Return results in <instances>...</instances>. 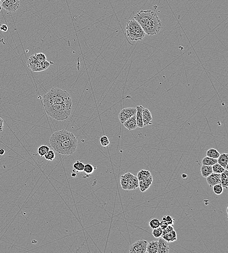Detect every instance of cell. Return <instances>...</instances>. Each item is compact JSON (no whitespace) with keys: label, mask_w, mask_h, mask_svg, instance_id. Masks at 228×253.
<instances>
[{"label":"cell","mask_w":228,"mask_h":253,"mask_svg":"<svg viewBox=\"0 0 228 253\" xmlns=\"http://www.w3.org/2000/svg\"><path fill=\"white\" fill-rule=\"evenodd\" d=\"M134 19L140 24L147 35L157 34L162 28V23L156 13L150 9L138 11Z\"/></svg>","instance_id":"6da1fadb"},{"label":"cell","mask_w":228,"mask_h":253,"mask_svg":"<svg viewBox=\"0 0 228 253\" xmlns=\"http://www.w3.org/2000/svg\"><path fill=\"white\" fill-rule=\"evenodd\" d=\"M57 103L72 107L71 96L66 91L60 88H53L43 97V103Z\"/></svg>","instance_id":"7a4b0ae2"},{"label":"cell","mask_w":228,"mask_h":253,"mask_svg":"<svg viewBox=\"0 0 228 253\" xmlns=\"http://www.w3.org/2000/svg\"><path fill=\"white\" fill-rule=\"evenodd\" d=\"M44 103L45 111L49 116L57 120H64L71 115L72 107L61 104L45 102Z\"/></svg>","instance_id":"3957f363"},{"label":"cell","mask_w":228,"mask_h":253,"mask_svg":"<svg viewBox=\"0 0 228 253\" xmlns=\"http://www.w3.org/2000/svg\"><path fill=\"white\" fill-rule=\"evenodd\" d=\"M57 152L62 155H72L75 152L78 147V140L75 136L66 138L51 145Z\"/></svg>","instance_id":"277c9868"},{"label":"cell","mask_w":228,"mask_h":253,"mask_svg":"<svg viewBox=\"0 0 228 253\" xmlns=\"http://www.w3.org/2000/svg\"><path fill=\"white\" fill-rule=\"evenodd\" d=\"M125 30L127 36L131 41H137L143 40L146 35L140 24L134 19L127 22Z\"/></svg>","instance_id":"5b68a950"},{"label":"cell","mask_w":228,"mask_h":253,"mask_svg":"<svg viewBox=\"0 0 228 253\" xmlns=\"http://www.w3.org/2000/svg\"><path fill=\"white\" fill-rule=\"evenodd\" d=\"M147 241L139 240L133 243L129 248V252L132 253H145L146 252Z\"/></svg>","instance_id":"8992f818"},{"label":"cell","mask_w":228,"mask_h":253,"mask_svg":"<svg viewBox=\"0 0 228 253\" xmlns=\"http://www.w3.org/2000/svg\"><path fill=\"white\" fill-rule=\"evenodd\" d=\"M20 5V0H6L2 2V7L9 12H15Z\"/></svg>","instance_id":"52a82bcc"},{"label":"cell","mask_w":228,"mask_h":253,"mask_svg":"<svg viewBox=\"0 0 228 253\" xmlns=\"http://www.w3.org/2000/svg\"><path fill=\"white\" fill-rule=\"evenodd\" d=\"M137 112L136 108H127L122 109L119 114V119L120 123L123 124L131 116L135 115Z\"/></svg>","instance_id":"ba28073f"},{"label":"cell","mask_w":228,"mask_h":253,"mask_svg":"<svg viewBox=\"0 0 228 253\" xmlns=\"http://www.w3.org/2000/svg\"><path fill=\"white\" fill-rule=\"evenodd\" d=\"M50 65V63L46 60L42 62H38L31 64L28 67L34 72H40V71H44L45 70L49 68Z\"/></svg>","instance_id":"9c48e42d"},{"label":"cell","mask_w":228,"mask_h":253,"mask_svg":"<svg viewBox=\"0 0 228 253\" xmlns=\"http://www.w3.org/2000/svg\"><path fill=\"white\" fill-rule=\"evenodd\" d=\"M206 181L210 187H213L214 185L220 184L221 182V174L213 172L209 176L206 177Z\"/></svg>","instance_id":"30bf717a"},{"label":"cell","mask_w":228,"mask_h":253,"mask_svg":"<svg viewBox=\"0 0 228 253\" xmlns=\"http://www.w3.org/2000/svg\"><path fill=\"white\" fill-rule=\"evenodd\" d=\"M169 247L168 242L163 238L160 237L158 241V253H168Z\"/></svg>","instance_id":"8fae6325"},{"label":"cell","mask_w":228,"mask_h":253,"mask_svg":"<svg viewBox=\"0 0 228 253\" xmlns=\"http://www.w3.org/2000/svg\"><path fill=\"white\" fill-rule=\"evenodd\" d=\"M142 119L144 126L150 125L152 123V116L151 113L147 108L142 109Z\"/></svg>","instance_id":"7c38bea8"},{"label":"cell","mask_w":228,"mask_h":253,"mask_svg":"<svg viewBox=\"0 0 228 253\" xmlns=\"http://www.w3.org/2000/svg\"><path fill=\"white\" fill-rule=\"evenodd\" d=\"M153 182V177L151 175L147 179L139 181V187L142 192L146 191L150 188Z\"/></svg>","instance_id":"4fadbf2b"},{"label":"cell","mask_w":228,"mask_h":253,"mask_svg":"<svg viewBox=\"0 0 228 253\" xmlns=\"http://www.w3.org/2000/svg\"><path fill=\"white\" fill-rule=\"evenodd\" d=\"M124 126L126 129L129 130H133L137 127L136 122V114L131 116V118L128 119L124 123Z\"/></svg>","instance_id":"5bb4252c"},{"label":"cell","mask_w":228,"mask_h":253,"mask_svg":"<svg viewBox=\"0 0 228 253\" xmlns=\"http://www.w3.org/2000/svg\"><path fill=\"white\" fill-rule=\"evenodd\" d=\"M133 175L130 172H128L125 174L121 176L120 178V184L122 189L127 190L129 181L132 178Z\"/></svg>","instance_id":"9a60e30c"},{"label":"cell","mask_w":228,"mask_h":253,"mask_svg":"<svg viewBox=\"0 0 228 253\" xmlns=\"http://www.w3.org/2000/svg\"><path fill=\"white\" fill-rule=\"evenodd\" d=\"M143 106L141 105L136 106V109L137 112L136 114V122H137V127L143 128L144 127L142 119V109Z\"/></svg>","instance_id":"2e32d148"},{"label":"cell","mask_w":228,"mask_h":253,"mask_svg":"<svg viewBox=\"0 0 228 253\" xmlns=\"http://www.w3.org/2000/svg\"><path fill=\"white\" fill-rule=\"evenodd\" d=\"M161 237L163 238L165 241L167 242H175V241L177 240V233L174 229L173 230L167 233V234H164L163 236H162Z\"/></svg>","instance_id":"e0dca14e"},{"label":"cell","mask_w":228,"mask_h":253,"mask_svg":"<svg viewBox=\"0 0 228 253\" xmlns=\"http://www.w3.org/2000/svg\"><path fill=\"white\" fill-rule=\"evenodd\" d=\"M217 163L222 166L225 169L228 170V154L227 153H222L220 154L219 157L217 159Z\"/></svg>","instance_id":"ac0fdd59"},{"label":"cell","mask_w":228,"mask_h":253,"mask_svg":"<svg viewBox=\"0 0 228 253\" xmlns=\"http://www.w3.org/2000/svg\"><path fill=\"white\" fill-rule=\"evenodd\" d=\"M139 187V180L137 176L133 175V177L129 181L127 187V191H131L136 189Z\"/></svg>","instance_id":"d6986e66"},{"label":"cell","mask_w":228,"mask_h":253,"mask_svg":"<svg viewBox=\"0 0 228 253\" xmlns=\"http://www.w3.org/2000/svg\"><path fill=\"white\" fill-rule=\"evenodd\" d=\"M158 250V241H151L147 243L146 252L157 253Z\"/></svg>","instance_id":"ffe728a7"},{"label":"cell","mask_w":228,"mask_h":253,"mask_svg":"<svg viewBox=\"0 0 228 253\" xmlns=\"http://www.w3.org/2000/svg\"><path fill=\"white\" fill-rule=\"evenodd\" d=\"M201 171L202 177L204 178H206L213 172L211 165H202L201 167Z\"/></svg>","instance_id":"44dd1931"},{"label":"cell","mask_w":228,"mask_h":253,"mask_svg":"<svg viewBox=\"0 0 228 253\" xmlns=\"http://www.w3.org/2000/svg\"><path fill=\"white\" fill-rule=\"evenodd\" d=\"M221 174V182L223 187H224L226 189H228V171L227 169H225L224 171L222 172Z\"/></svg>","instance_id":"7402d4cb"},{"label":"cell","mask_w":228,"mask_h":253,"mask_svg":"<svg viewBox=\"0 0 228 253\" xmlns=\"http://www.w3.org/2000/svg\"><path fill=\"white\" fill-rule=\"evenodd\" d=\"M151 175L150 172L148 171V170H141L140 171L138 172L137 174V177L138 178V180L139 181L143 180L145 179H147Z\"/></svg>","instance_id":"603a6c76"},{"label":"cell","mask_w":228,"mask_h":253,"mask_svg":"<svg viewBox=\"0 0 228 253\" xmlns=\"http://www.w3.org/2000/svg\"><path fill=\"white\" fill-rule=\"evenodd\" d=\"M206 154L208 157L217 159L219 157L220 154L219 152H218L217 150L215 148H210L207 151Z\"/></svg>","instance_id":"cb8c5ba5"},{"label":"cell","mask_w":228,"mask_h":253,"mask_svg":"<svg viewBox=\"0 0 228 253\" xmlns=\"http://www.w3.org/2000/svg\"><path fill=\"white\" fill-rule=\"evenodd\" d=\"M217 163V159L209 157L208 156L204 157L202 160V165L212 166L213 165Z\"/></svg>","instance_id":"d4e9b609"},{"label":"cell","mask_w":228,"mask_h":253,"mask_svg":"<svg viewBox=\"0 0 228 253\" xmlns=\"http://www.w3.org/2000/svg\"><path fill=\"white\" fill-rule=\"evenodd\" d=\"M95 169V166L88 163L85 165L83 171L87 175H90L94 172Z\"/></svg>","instance_id":"484cf974"},{"label":"cell","mask_w":228,"mask_h":253,"mask_svg":"<svg viewBox=\"0 0 228 253\" xmlns=\"http://www.w3.org/2000/svg\"><path fill=\"white\" fill-rule=\"evenodd\" d=\"M50 148L46 145H42L39 147L38 149V153L40 157H43L50 150Z\"/></svg>","instance_id":"4316f807"},{"label":"cell","mask_w":228,"mask_h":253,"mask_svg":"<svg viewBox=\"0 0 228 253\" xmlns=\"http://www.w3.org/2000/svg\"><path fill=\"white\" fill-rule=\"evenodd\" d=\"M160 224H161V221L156 218L152 219L149 221L150 227L152 229L160 227Z\"/></svg>","instance_id":"83f0119b"},{"label":"cell","mask_w":228,"mask_h":253,"mask_svg":"<svg viewBox=\"0 0 228 253\" xmlns=\"http://www.w3.org/2000/svg\"><path fill=\"white\" fill-rule=\"evenodd\" d=\"M84 164L82 162H80V161H77L75 163H74L73 166L74 169L75 171H78V172H82L83 171L84 168Z\"/></svg>","instance_id":"f1b7e54d"},{"label":"cell","mask_w":228,"mask_h":253,"mask_svg":"<svg viewBox=\"0 0 228 253\" xmlns=\"http://www.w3.org/2000/svg\"><path fill=\"white\" fill-rule=\"evenodd\" d=\"M212 167L213 172L216 173V174H222L225 169L217 163L213 165Z\"/></svg>","instance_id":"f546056e"},{"label":"cell","mask_w":228,"mask_h":253,"mask_svg":"<svg viewBox=\"0 0 228 253\" xmlns=\"http://www.w3.org/2000/svg\"><path fill=\"white\" fill-rule=\"evenodd\" d=\"M213 192L216 195H220L222 194L223 191V187H222V186L220 183L213 186Z\"/></svg>","instance_id":"4dcf8cb0"},{"label":"cell","mask_w":228,"mask_h":253,"mask_svg":"<svg viewBox=\"0 0 228 253\" xmlns=\"http://www.w3.org/2000/svg\"><path fill=\"white\" fill-rule=\"evenodd\" d=\"M163 231V229L161 227H158V228L153 229V230L152 232V234L154 238H158L162 237Z\"/></svg>","instance_id":"1f68e13d"},{"label":"cell","mask_w":228,"mask_h":253,"mask_svg":"<svg viewBox=\"0 0 228 253\" xmlns=\"http://www.w3.org/2000/svg\"><path fill=\"white\" fill-rule=\"evenodd\" d=\"M44 157L45 159L47 160L48 161H53L55 158V152L53 151V150H52V149H50V150L45 154Z\"/></svg>","instance_id":"d6a6232c"},{"label":"cell","mask_w":228,"mask_h":253,"mask_svg":"<svg viewBox=\"0 0 228 253\" xmlns=\"http://www.w3.org/2000/svg\"><path fill=\"white\" fill-rule=\"evenodd\" d=\"M100 142L102 146L104 147H107L110 144V140L108 139V137L106 135H103L101 137L100 139Z\"/></svg>","instance_id":"836d02e7"},{"label":"cell","mask_w":228,"mask_h":253,"mask_svg":"<svg viewBox=\"0 0 228 253\" xmlns=\"http://www.w3.org/2000/svg\"><path fill=\"white\" fill-rule=\"evenodd\" d=\"M35 56L37 61L39 62H42L46 60V57L45 55L42 53H38V54H35Z\"/></svg>","instance_id":"e575fe53"},{"label":"cell","mask_w":228,"mask_h":253,"mask_svg":"<svg viewBox=\"0 0 228 253\" xmlns=\"http://www.w3.org/2000/svg\"><path fill=\"white\" fill-rule=\"evenodd\" d=\"M162 220L167 221L169 225H173L174 224L175 219L170 216H166L162 218Z\"/></svg>","instance_id":"d590c367"},{"label":"cell","mask_w":228,"mask_h":253,"mask_svg":"<svg viewBox=\"0 0 228 253\" xmlns=\"http://www.w3.org/2000/svg\"><path fill=\"white\" fill-rule=\"evenodd\" d=\"M173 225H168L164 230H163L162 236H163L164 234H167V233L171 231L174 230V229L173 226Z\"/></svg>","instance_id":"8d00e7d4"},{"label":"cell","mask_w":228,"mask_h":253,"mask_svg":"<svg viewBox=\"0 0 228 253\" xmlns=\"http://www.w3.org/2000/svg\"><path fill=\"white\" fill-rule=\"evenodd\" d=\"M168 225H168V224L167 221L162 220V221H161V224H160V227H161V228L163 229V230Z\"/></svg>","instance_id":"74e56055"},{"label":"cell","mask_w":228,"mask_h":253,"mask_svg":"<svg viewBox=\"0 0 228 253\" xmlns=\"http://www.w3.org/2000/svg\"><path fill=\"white\" fill-rule=\"evenodd\" d=\"M8 26L5 24H0V30L4 32H6L8 30Z\"/></svg>","instance_id":"f35d334b"},{"label":"cell","mask_w":228,"mask_h":253,"mask_svg":"<svg viewBox=\"0 0 228 253\" xmlns=\"http://www.w3.org/2000/svg\"><path fill=\"white\" fill-rule=\"evenodd\" d=\"M4 120L0 118V131H2L4 129Z\"/></svg>","instance_id":"ab89813d"},{"label":"cell","mask_w":228,"mask_h":253,"mask_svg":"<svg viewBox=\"0 0 228 253\" xmlns=\"http://www.w3.org/2000/svg\"><path fill=\"white\" fill-rule=\"evenodd\" d=\"M5 149H3V148H1V149H0V155H3L5 154Z\"/></svg>","instance_id":"60d3db41"},{"label":"cell","mask_w":228,"mask_h":253,"mask_svg":"<svg viewBox=\"0 0 228 253\" xmlns=\"http://www.w3.org/2000/svg\"><path fill=\"white\" fill-rule=\"evenodd\" d=\"M181 176H182V177H183V179H186L187 177V175L185 174H182V175H181Z\"/></svg>","instance_id":"b9f144b4"},{"label":"cell","mask_w":228,"mask_h":253,"mask_svg":"<svg viewBox=\"0 0 228 253\" xmlns=\"http://www.w3.org/2000/svg\"><path fill=\"white\" fill-rule=\"evenodd\" d=\"M2 9V2L0 1V12L1 11Z\"/></svg>","instance_id":"7bdbcfd3"},{"label":"cell","mask_w":228,"mask_h":253,"mask_svg":"<svg viewBox=\"0 0 228 253\" xmlns=\"http://www.w3.org/2000/svg\"><path fill=\"white\" fill-rule=\"evenodd\" d=\"M71 175H72L73 177H75V176H76V174H75V173H74V174H72Z\"/></svg>","instance_id":"ee69618b"},{"label":"cell","mask_w":228,"mask_h":253,"mask_svg":"<svg viewBox=\"0 0 228 253\" xmlns=\"http://www.w3.org/2000/svg\"><path fill=\"white\" fill-rule=\"evenodd\" d=\"M5 1H6V0H0V1H1V2H4Z\"/></svg>","instance_id":"f6af8a7d"}]
</instances>
